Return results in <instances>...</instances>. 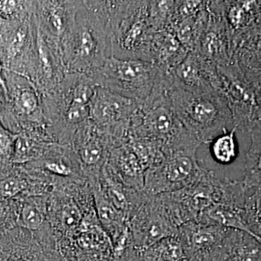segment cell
<instances>
[{
	"instance_id": "4316f807",
	"label": "cell",
	"mask_w": 261,
	"mask_h": 261,
	"mask_svg": "<svg viewBox=\"0 0 261 261\" xmlns=\"http://www.w3.org/2000/svg\"><path fill=\"white\" fill-rule=\"evenodd\" d=\"M0 200H7L18 197H28L30 178L23 165L1 166Z\"/></svg>"
},
{
	"instance_id": "277c9868",
	"label": "cell",
	"mask_w": 261,
	"mask_h": 261,
	"mask_svg": "<svg viewBox=\"0 0 261 261\" xmlns=\"http://www.w3.org/2000/svg\"><path fill=\"white\" fill-rule=\"evenodd\" d=\"M1 126L15 135L23 132L47 134L42 95L27 77L1 69L0 75Z\"/></svg>"
},
{
	"instance_id": "9c48e42d",
	"label": "cell",
	"mask_w": 261,
	"mask_h": 261,
	"mask_svg": "<svg viewBox=\"0 0 261 261\" xmlns=\"http://www.w3.org/2000/svg\"><path fill=\"white\" fill-rule=\"evenodd\" d=\"M222 195L223 180L216 177L214 171L209 170L190 186L178 191L159 194L178 227L191 221L198 222L207 209L221 204Z\"/></svg>"
},
{
	"instance_id": "f1b7e54d",
	"label": "cell",
	"mask_w": 261,
	"mask_h": 261,
	"mask_svg": "<svg viewBox=\"0 0 261 261\" xmlns=\"http://www.w3.org/2000/svg\"><path fill=\"white\" fill-rule=\"evenodd\" d=\"M53 144L55 143L47 142L35 134L21 132L18 135L15 142L13 162L15 164L24 165L40 161L44 159Z\"/></svg>"
},
{
	"instance_id": "ab89813d",
	"label": "cell",
	"mask_w": 261,
	"mask_h": 261,
	"mask_svg": "<svg viewBox=\"0 0 261 261\" xmlns=\"http://www.w3.org/2000/svg\"><path fill=\"white\" fill-rule=\"evenodd\" d=\"M257 240H258L259 242L261 243V240L260 239H257Z\"/></svg>"
},
{
	"instance_id": "e0dca14e",
	"label": "cell",
	"mask_w": 261,
	"mask_h": 261,
	"mask_svg": "<svg viewBox=\"0 0 261 261\" xmlns=\"http://www.w3.org/2000/svg\"><path fill=\"white\" fill-rule=\"evenodd\" d=\"M83 7L84 1L78 0L37 1L36 18L39 30L61 47Z\"/></svg>"
},
{
	"instance_id": "6da1fadb",
	"label": "cell",
	"mask_w": 261,
	"mask_h": 261,
	"mask_svg": "<svg viewBox=\"0 0 261 261\" xmlns=\"http://www.w3.org/2000/svg\"><path fill=\"white\" fill-rule=\"evenodd\" d=\"M130 133L132 137L159 144L163 154L200 142L182 124L173 111L169 80L163 72L150 95L140 101L130 121Z\"/></svg>"
},
{
	"instance_id": "d590c367",
	"label": "cell",
	"mask_w": 261,
	"mask_h": 261,
	"mask_svg": "<svg viewBox=\"0 0 261 261\" xmlns=\"http://www.w3.org/2000/svg\"><path fill=\"white\" fill-rule=\"evenodd\" d=\"M255 189L252 195L247 196L244 217L250 233L261 240V186Z\"/></svg>"
},
{
	"instance_id": "ac0fdd59",
	"label": "cell",
	"mask_w": 261,
	"mask_h": 261,
	"mask_svg": "<svg viewBox=\"0 0 261 261\" xmlns=\"http://www.w3.org/2000/svg\"><path fill=\"white\" fill-rule=\"evenodd\" d=\"M166 73L173 83L190 92H219L217 67L206 62L196 51H189L181 63Z\"/></svg>"
},
{
	"instance_id": "d6986e66",
	"label": "cell",
	"mask_w": 261,
	"mask_h": 261,
	"mask_svg": "<svg viewBox=\"0 0 261 261\" xmlns=\"http://www.w3.org/2000/svg\"><path fill=\"white\" fill-rule=\"evenodd\" d=\"M227 229L191 221L179 226L178 236L181 239L190 261L214 260Z\"/></svg>"
},
{
	"instance_id": "f35d334b",
	"label": "cell",
	"mask_w": 261,
	"mask_h": 261,
	"mask_svg": "<svg viewBox=\"0 0 261 261\" xmlns=\"http://www.w3.org/2000/svg\"><path fill=\"white\" fill-rule=\"evenodd\" d=\"M243 70L247 78L255 84L261 92V70Z\"/></svg>"
},
{
	"instance_id": "4dcf8cb0",
	"label": "cell",
	"mask_w": 261,
	"mask_h": 261,
	"mask_svg": "<svg viewBox=\"0 0 261 261\" xmlns=\"http://www.w3.org/2000/svg\"><path fill=\"white\" fill-rule=\"evenodd\" d=\"M143 261H190L178 236L163 238L147 248L138 251Z\"/></svg>"
},
{
	"instance_id": "d4e9b609",
	"label": "cell",
	"mask_w": 261,
	"mask_h": 261,
	"mask_svg": "<svg viewBox=\"0 0 261 261\" xmlns=\"http://www.w3.org/2000/svg\"><path fill=\"white\" fill-rule=\"evenodd\" d=\"M99 179L89 183L93 191L98 219L113 245L129 229V226L126 217L103 195Z\"/></svg>"
},
{
	"instance_id": "8d00e7d4",
	"label": "cell",
	"mask_w": 261,
	"mask_h": 261,
	"mask_svg": "<svg viewBox=\"0 0 261 261\" xmlns=\"http://www.w3.org/2000/svg\"><path fill=\"white\" fill-rule=\"evenodd\" d=\"M37 1H17L8 0L2 1L0 4V14L2 19L20 18L25 15L35 13Z\"/></svg>"
},
{
	"instance_id": "8992f818",
	"label": "cell",
	"mask_w": 261,
	"mask_h": 261,
	"mask_svg": "<svg viewBox=\"0 0 261 261\" xmlns=\"http://www.w3.org/2000/svg\"><path fill=\"white\" fill-rule=\"evenodd\" d=\"M161 74L162 70L151 62L112 56L91 76L98 85L115 93L142 101L152 93Z\"/></svg>"
},
{
	"instance_id": "60d3db41",
	"label": "cell",
	"mask_w": 261,
	"mask_h": 261,
	"mask_svg": "<svg viewBox=\"0 0 261 261\" xmlns=\"http://www.w3.org/2000/svg\"><path fill=\"white\" fill-rule=\"evenodd\" d=\"M258 124H259V123H258ZM260 124H261V123H260Z\"/></svg>"
},
{
	"instance_id": "9a60e30c",
	"label": "cell",
	"mask_w": 261,
	"mask_h": 261,
	"mask_svg": "<svg viewBox=\"0 0 261 261\" xmlns=\"http://www.w3.org/2000/svg\"><path fill=\"white\" fill-rule=\"evenodd\" d=\"M88 181L99 179L114 142L109 132L89 118L75 132L71 144Z\"/></svg>"
},
{
	"instance_id": "44dd1931",
	"label": "cell",
	"mask_w": 261,
	"mask_h": 261,
	"mask_svg": "<svg viewBox=\"0 0 261 261\" xmlns=\"http://www.w3.org/2000/svg\"><path fill=\"white\" fill-rule=\"evenodd\" d=\"M223 15L236 53L245 38L261 29V1H223Z\"/></svg>"
},
{
	"instance_id": "484cf974",
	"label": "cell",
	"mask_w": 261,
	"mask_h": 261,
	"mask_svg": "<svg viewBox=\"0 0 261 261\" xmlns=\"http://www.w3.org/2000/svg\"><path fill=\"white\" fill-rule=\"evenodd\" d=\"M210 18L207 1H205L203 8L200 11L184 19L173 27L171 32L176 34L178 40L187 50L195 51L201 37L208 25Z\"/></svg>"
},
{
	"instance_id": "ba28073f",
	"label": "cell",
	"mask_w": 261,
	"mask_h": 261,
	"mask_svg": "<svg viewBox=\"0 0 261 261\" xmlns=\"http://www.w3.org/2000/svg\"><path fill=\"white\" fill-rule=\"evenodd\" d=\"M200 146H190L164 154L162 162L146 171L145 191L151 195L178 191L200 180L208 171L196 156Z\"/></svg>"
},
{
	"instance_id": "836d02e7",
	"label": "cell",
	"mask_w": 261,
	"mask_h": 261,
	"mask_svg": "<svg viewBox=\"0 0 261 261\" xmlns=\"http://www.w3.org/2000/svg\"><path fill=\"white\" fill-rule=\"evenodd\" d=\"M238 128L231 129L218 136L210 143V152L214 161L219 164H231L238 158L239 146L236 133Z\"/></svg>"
},
{
	"instance_id": "d6a6232c",
	"label": "cell",
	"mask_w": 261,
	"mask_h": 261,
	"mask_svg": "<svg viewBox=\"0 0 261 261\" xmlns=\"http://www.w3.org/2000/svg\"><path fill=\"white\" fill-rule=\"evenodd\" d=\"M235 57L242 69L261 70V29L239 44Z\"/></svg>"
},
{
	"instance_id": "8fae6325",
	"label": "cell",
	"mask_w": 261,
	"mask_h": 261,
	"mask_svg": "<svg viewBox=\"0 0 261 261\" xmlns=\"http://www.w3.org/2000/svg\"><path fill=\"white\" fill-rule=\"evenodd\" d=\"M139 104L140 101L98 86L90 104V119L109 132L116 148L132 138L130 121Z\"/></svg>"
},
{
	"instance_id": "7402d4cb",
	"label": "cell",
	"mask_w": 261,
	"mask_h": 261,
	"mask_svg": "<svg viewBox=\"0 0 261 261\" xmlns=\"http://www.w3.org/2000/svg\"><path fill=\"white\" fill-rule=\"evenodd\" d=\"M108 164L127 186L139 191L145 190L147 168L129 142L111 151Z\"/></svg>"
},
{
	"instance_id": "e575fe53",
	"label": "cell",
	"mask_w": 261,
	"mask_h": 261,
	"mask_svg": "<svg viewBox=\"0 0 261 261\" xmlns=\"http://www.w3.org/2000/svg\"><path fill=\"white\" fill-rule=\"evenodd\" d=\"M176 1H149V22L154 32L170 31Z\"/></svg>"
},
{
	"instance_id": "4fadbf2b",
	"label": "cell",
	"mask_w": 261,
	"mask_h": 261,
	"mask_svg": "<svg viewBox=\"0 0 261 261\" xmlns=\"http://www.w3.org/2000/svg\"><path fill=\"white\" fill-rule=\"evenodd\" d=\"M98 86L91 75L68 72L56 89L42 95L43 111L49 126H58L74 108L90 106Z\"/></svg>"
},
{
	"instance_id": "603a6c76",
	"label": "cell",
	"mask_w": 261,
	"mask_h": 261,
	"mask_svg": "<svg viewBox=\"0 0 261 261\" xmlns=\"http://www.w3.org/2000/svg\"><path fill=\"white\" fill-rule=\"evenodd\" d=\"M214 261H261V243L250 233L228 228Z\"/></svg>"
},
{
	"instance_id": "2e32d148",
	"label": "cell",
	"mask_w": 261,
	"mask_h": 261,
	"mask_svg": "<svg viewBox=\"0 0 261 261\" xmlns=\"http://www.w3.org/2000/svg\"><path fill=\"white\" fill-rule=\"evenodd\" d=\"M211 18L196 53L216 67L231 64L236 59L232 38L223 15V1H207Z\"/></svg>"
},
{
	"instance_id": "52a82bcc",
	"label": "cell",
	"mask_w": 261,
	"mask_h": 261,
	"mask_svg": "<svg viewBox=\"0 0 261 261\" xmlns=\"http://www.w3.org/2000/svg\"><path fill=\"white\" fill-rule=\"evenodd\" d=\"M219 92L227 102L233 126L250 133L261 123V92L247 78L237 59L231 64L217 67Z\"/></svg>"
},
{
	"instance_id": "7a4b0ae2",
	"label": "cell",
	"mask_w": 261,
	"mask_h": 261,
	"mask_svg": "<svg viewBox=\"0 0 261 261\" xmlns=\"http://www.w3.org/2000/svg\"><path fill=\"white\" fill-rule=\"evenodd\" d=\"M169 95L178 119L201 144L211 143L233 127L231 111L218 92H192L175 84L170 78Z\"/></svg>"
},
{
	"instance_id": "30bf717a",
	"label": "cell",
	"mask_w": 261,
	"mask_h": 261,
	"mask_svg": "<svg viewBox=\"0 0 261 261\" xmlns=\"http://www.w3.org/2000/svg\"><path fill=\"white\" fill-rule=\"evenodd\" d=\"M149 1H130L112 38V55L119 59L150 62L154 32L149 22Z\"/></svg>"
},
{
	"instance_id": "5b68a950",
	"label": "cell",
	"mask_w": 261,
	"mask_h": 261,
	"mask_svg": "<svg viewBox=\"0 0 261 261\" xmlns=\"http://www.w3.org/2000/svg\"><path fill=\"white\" fill-rule=\"evenodd\" d=\"M36 13L20 18H0L1 69L14 72L34 82L38 59Z\"/></svg>"
},
{
	"instance_id": "5bb4252c",
	"label": "cell",
	"mask_w": 261,
	"mask_h": 261,
	"mask_svg": "<svg viewBox=\"0 0 261 261\" xmlns=\"http://www.w3.org/2000/svg\"><path fill=\"white\" fill-rule=\"evenodd\" d=\"M128 226L137 252L163 238L178 236L179 228L159 195H149L130 219Z\"/></svg>"
},
{
	"instance_id": "83f0119b",
	"label": "cell",
	"mask_w": 261,
	"mask_h": 261,
	"mask_svg": "<svg viewBox=\"0 0 261 261\" xmlns=\"http://www.w3.org/2000/svg\"><path fill=\"white\" fill-rule=\"evenodd\" d=\"M198 222L250 233L244 217V209L238 207L222 205L211 206L202 214Z\"/></svg>"
},
{
	"instance_id": "1f68e13d",
	"label": "cell",
	"mask_w": 261,
	"mask_h": 261,
	"mask_svg": "<svg viewBox=\"0 0 261 261\" xmlns=\"http://www.w3.org/2000/svg\"><path fill=\"white\" fill-rule=\"evenodd\" d=\"M251 144L246 154L243 184L247 189L261 186V124L250 132Z\"/></svg>"
},
{
	"instance_id": "ffe728a7",
	"label": "cell",
	"mask_w": 261,
	"mask_h": 261,
	"mask_svg": "<svg viewBox=\"0 0 261 261\" xmlns=\"http://www.w3.org/2000/svg\"><path fill=\"white\" fill-rule=\"evenodd\" d=\"M67 73L61 46L46 37L39 29L37 70L33 83L41 95L56 89Z\"/></svg>"
},
{
	"instance_id": "7c38bea8",
	"label": "cell",
	"mask_w": 261,
	"mask_h": 261,
	"mask_svg": "<svg viewBox=\"0 0 261 261\" xmlns=\"http://www.w3.org/2000/svg\"><path fill=\"white\" fill-rule=\"evenodd\" d=\"M0 261H66L50 225L39 231L18 227L1 232Z\"/></svg>"
},
{
	"instance_id": "cb8c5ba5",
	"label": "cell",
	"mask_w": 261,
	"mask_h": 261,
	"mask_svg": "<svg viewBox=\"0 0 261 261\" xmlns=\"http://www.w3.org/2000/svg\"><path fill=\"white\" fill-rule=\"evenodd\" d=\"M188 53L174 33L170 31L154 33L151 44L150 62L164 73L181 63Z\"/></svg>"
},
{
	"instance_id": "3957f363",
	"label": "cell",
	"mask_w": 261,
	"mask_h": 261,
	"mask_svg": "<svg viewBox=\"0 0 261 261\" xmlns=\"http://www.w3.org/2000/svg\"><path fill=\"white\" fill-rule=\"evenodd\" d=\"M61 49L67 71L89 75L97 73L113 56L112 39L84 1Z\"/></svg>"
},
{
	"instance_id": "f546056e",
	"label": "cell",
	"mask_w": 261,
	"mask_h": 261,
	"mask_svg": "<svg viewBox=\"0 0 261 261\" xmlns=\"http://www.w3.org/2000/svg\"><path fill=\"white\" fill-rule=\"evenodd\" d=\"M49 196L21 197L20 227L35 232L49 224L47 210Z\"/></svg>"
},
{
	"instance_id": "74e56055",
	"label": "cell",
	"mask_w": 261,
	"mask_h": 261,
	"mask_svg": "<svg viewBox=\"0 0 261 261\" xmlns=\"http://www.w3.org/2000/svg\"><path fill=\"white\" fill-rule=\"evenodd\" d=\"M17 137L18 135L0 127V166L13 163Z\"/></svg>"
}]
</instances>
